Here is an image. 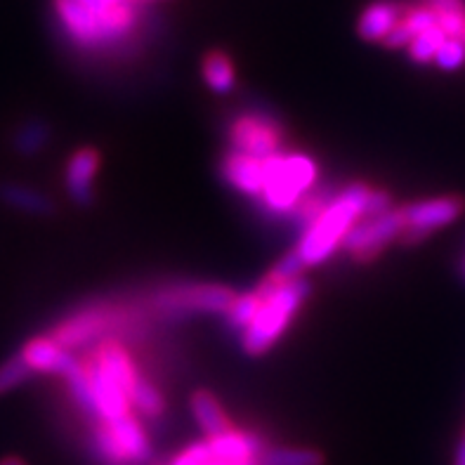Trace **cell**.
Instances as JSON below:
<instances>
[{"label":"cell","mask_w":465,"mask_h":465,"mask_svg":"<svg viewBox=\"0 0 465 465\" xmlns=\"http://www.w3.org/2000/svg\"><path fill=\"white\" fill-rule=\"evenodd\" d=\"M371 189L373 187L364 183L350 184L341 194L333 196L324 211L307 224L301 243L295 248V253L301 255L305 267L322 265L345 243L354 224L366 218Z\"/></svg>","instance_id":"obj_1"},{"label":"cell","mask_w":465,"mask_h":465,"mask_svg":"<svg viewBox=\"0 0 465 465\" xmlns=\"http://www.w3.org/2000/svg\"><path fill=\"white\" fill-rule=\"evenodd\" d=\"M310 293H312V286L302 277L283 283L277 293H272L242 333L243 352L251 357H260L274 348L279 338L283 336V331L289 329L293 314L305 305Z\"/></svg>","instance_id":"obj_2"},{"label":"cell","mask_w":465,"mask_h":465,"mask_svg":"<svg viewBox=\"0 0 465 465\" xmlns=\"http://www.w3.org/2000/svg\"><path fill=\"white\" fill-rule=\"evenodd\" d=\"M319 168L305 153H289V156H272L265 161V184L258 196L262 208L274 215L293 213L295 206L314 187Z\"/></svg>","instance_id":"obj_3"},{"label":"cell","mask_w":465,"mask_h":465,"mask_svg":"<svg viewBox=\"0 0 465 465\" xmlns=\"http://www.w3.org/2000/svg\"><path fill=\"white\" fill-rule=\"evenodd\" d=\"M90 449L102 465H144L152 456L147 432L133 411L102 420L94 428Z\"/></svg>","instance_id":"obj_4"},{"label":"cell","mask_w":465,"mask_h":465,"mask_svg":"<svg viewBox=\"0 0 465 465\" xmlns=\"http://www.w3.org/2000/svg\"><path fill=\"white\" fill-rule=\"evenodd\" d=\"M227 140H230V152L267 161L282 153L283 130L267 114L243 112L230 121Z\"/></svg>","instance_id":"obj_5"},{"label":"cell","mask_w":465,"mask_h":465,"mask_svg":"<svg viewBox=\"0 0 465 465\" xmlns=\"http://www.w3.org/2000/svg\"><path fill=\"white\" fill-rule=\"evenodd\" d=\"M401 218H404V232L400 242L404 246H419L435 230H442L447 224L456 223L465 211L463 196H437V199L413 201L401 206Z\"/></svg>","instance_id":"obj_6"},{"label":"cell","mask_w":465,"mask_h":465,"mask_svg":"<svg viewBox=\"0 0 465 465\" xmlns=\"http://www.w3.org/2000/svg\"><path fill=\"white\" fill-rule=\"evenodd\" d=\"M236 293L220 283H173L153 291L152 302L168 312H227Z\"/></svg>","instance_id":"obj_7"},{"label":"cell","mask_w":465,"mask_h":465,"mask_svg":"<svg viewBox=\"0 0 465 465\" xmlns=\"http://www.w3.org/2000/svg\"><path fill=\"white\" fill-rule=\"evenodd\" d=\"M404 232V218H401L400 208H392L388 213L364 218L354 224L352 232L348 234L342 248L352 255L357 262H371L378 255L383 253L390 243L400 239Z\"/></svg>","instance_id":"obj_8"},{"label":"cell","mask_w":465,"mask_h":465,"mask_svg":"<svg viewBox=\"0 0 465 465\" xmlns=\"http://www.w3.org/2000/svg\"><path fill=\"white\" fill-rule=\"evenodd\" d=\"M124 312H116V310H109V307H85V310L54 326L47 336L71 352V350L90 345L100 336L109 333L114 326L124 324Z\"/></svg>","instance_id":"obj_9"},{"label":"cell","mask_w":465,"mask_h":465,"mask_svg":"<svg viewBox=\"0 0 465 465\" xmlns=\"http://www.w3.org/2000/svg\"><path fill=\"white\" fill-rule=\"evenodd\" d=\"M19 354H22V360L29 364L31 371L50 373V376L66 378L78 364H81L69 350L62 348V345H59L57 341H53L50 336L31 338Z\"/></svg>","instance_id":"obj_10"},{"label":"cell","mask_w":465,"mask_h":465,"mask_svg":"<svg viewBox=\"0 0 465 465\" xmlns=\"http://www.w3.org/2000/svg\"><path fill=\"white\" fill-rule=\"evenodd\" d=\"M100 152L94 147H81L66 161V194L76 206H90L94 201L93 183L97 171H100Z\"/></svg>","instance_id":"obj_11"},{"label":"cell","mask_w":465,"mask_h":465,"mask_svg":"<svg viewBox=\"0 0 465 465\" xmlns=\"http://www.w3.org/2000/svg\"><path fill=\"white\" fill-rule=\"evenodd\" d=\"M93 361L100 366V371L104 373L114 385H118V388L124 390L125 395L130 397V392H133V388H135L140 373H137L135 364H133L130 354L125 352V348L121 345V342L112 341V338L102 342L100 348L94 350Z\"/></svg>","instance_id":"obj_12"},{"label":"cell","mask_w":465,"mask_h":465,"mask_svg":"<svg viewBox=\"0 0 465 465\" xmlns=\"http://www.w3.org/2000/svg\"><path fill=\"white\" fill-rule=\"evenodd\" d=\"M404 10L407 7L395 0H376L361 12L360 22H357V35L366 43H383L390 31L401 22Z\"/></svg>","instance_id":"obj_13"},{"label":"cell","mask_w":465,"mask_h":465,"mask_svg":"<svg viewBox=\"0 0 465 465\" xmlns=\"http://www.w3.org/2000/svg\"><path fill=\"white\" fill-rule=\"evenodd\" d=\"M223 177L242 194L258 199L262 194V184H265V161L227 152L223 161Z\"/></svg>","instance_id":"obj_14"},{"label":"cell","mask_w":465,"mask_h":465,"mask_svg":"<svg viewBox=\"0 0 465 465\" xmlns=\"http://www.w3.org/2000/svg\"><path fill=\"white\" fill-rule=\"evenodd\" d=\"M189 409L194 413L196 423L203 430L206 440L227 435V432L234 430V425L227 419L224 409L220 407L218 397L213 395L211 390H194L192 397H189Z\"/></svg>","instance_id":"obj_15"},{"label":"cell","mask_w":465,"mask_h":465,"mask_svg":"<svg viewBox=\"0 0 465 465\" xmlns=\"http://www.w3.org/2000/svg\"><path fill=\"white\" fill-rule=\"evenodd\" d=\"M0 201L12 211H19L24 215H35V218H47L54 213V201L29 184L3 183L0 184Z\"/></svg>","instance_id":"obj_16"},{"label":"cell","mask_w":465,"mask_h":465,"mask_svg":"<svg viewBox=\"0 0 465 465\" xmlns=\"http://www.w3.org/2000/svg\"><path fill=\"white\" fill-rule=\"evenodd\" d=\"M201 76L203 83L215 94H227L234 90L236 85V71L232 59L223 50H211L201 59Z\"/></svg>","instance_id":"obj_17"},{"label":"cell","mask_w":465,"mask_h":465,"mask_svg":"<svg viewBox=\"0 0 465 465\" xmlns=\"http://www.w3.org/2000/svg\"><path fill=\"white\" fill-rule=\"evenodd\" d=\"M50 140H53V128L45 121H41V118H29L15 133L12 147H15L19 156L31 159L35 153H41L50 144Z\"/></svg>","instance_id":"obj_18"},{"label":"cell","mask_w":465,"mask_h":465,"mask_svg":"<svg viewBox=\"0 0 465 465\" xmlns=\"http://www.w3.org/2000/svg\"><path fill=\"white\" fill-rule=\"evenodd\" d=\"M128 400H130V409L140 413L142 419L156 420L161 419L165 411V400L163 395H161V390L142 376L137 378L135 388H133Z\"/></svg>","instance_id":"obj_19"},{"label":"cell","mask_w":465,"mask_h":465,"mask_svg":"<svg viewBox=\"0 0 465 465\" xmlns=\"http://www.w3.org/2000/svg\"><path fill=\"white\" fill-rule=\"evenodd\" d=\"M322 451L310 447H267L258 465H324Z\"/></svg>","instance_id":"obj_20"},{"label":"cell","mask_w":465,"mask_h":465,"mask_svg":"<svg viewBox=\"0 0 465 465\" xmlns=\"http://www.w3.org/2000/svg\"><path fill=\"white\" fill-rule=\"evenodd\" d=\"M262 302H265V298L258 293V291H248V293L243 295H236V301L232 302V307L224 312V317H227V326L234 331H246V326L251 324L255 319V314H258V310L262 307Z\"/></svg>","instance_id":"obj_21"},{"label":"cell","mask_w":465,"mask_h":465,"mask_svg":"<svg viewBox=\"0 0 465 465\" xmlns=\"http://www.w3.org/2000/svg\"><path fill=\"white\" fill-rule=\"evenodd\" d=\"M444 41H447V34H444L440 26H435V29L430 31H423V34L416 35L411 41V45L407 47L409 59L416 62V64H430V62H435L437 53H440V47L444 45Z\"/></svg>","instance_id":"obj_22"},{"label":"cell","mask_w":465,"mask_h":465,"mask_svg":"<svg viewBox=\"0 0 465 465\" xmlns=\"http://www.w3.org/2000/svg\"><path fill=\"white\" fill-rule=\"evenodd\" d=\"M31 378H34V371L22 360V354L10 357V360L0 364V395H7L12 390H17L19 385L29 383Z\"/></svg>","instance_id":"obj_23"},{"label":"cell","mask_w":465,"mask_h":465,"mask_svg":"<svg viewBox=\"0 0 465 465\" xmlns=\"http://www.w3.org/2000/svg\"><path fill=\"white\" fill-rule=\"evenodd\" d=\"M435 62L444 71H459L465 64V38H447Z\"/></svg>","instance_id":"obj_24"},{"label":"cell","mask_w":465,"mask_h":465,"mask_svg":"<svg viewBox=\"0 0 465 465\" xmlns=\"http://www.w3.org/2000/svg\"><path fill=\"white\" fill-rule=\"evenodd\" d=\"M401 22L407 24V29L411 31L413 38H416L419 34H423V31H430V29H435V26H440V24H437V15L428 5L407 7V10H404V17H401Z\"/></svg>","instance_id":"obj_25"},{"label":"cell","mask_w":465,"mask_h":465,"mask_svg":"<svg viewBox=\"0 0 465 465\" xmlns=\"http://www.w3.org/2000/svg\"><path fill=\"white\" fill-rule=\"evenodd\" d=\"M411 41H413V34L407 29V24L400 22L395 26V29L390 31L388 38H385V41H383V45L388 47V50H400V47H409V45H411Z\"/></svg>","instance_id":"obj_26"},{"label":"cell","mask_w":465,"mask_h":465,"mask_svg":"<svg viewBox=\"0 0 465 465\" xmlns=\"http://www.w3.org/2000/svg\"><path fill=\"white\" fill-rule=\"evenodd\" d=\"M423 5L430 7L435 15H449V12L465 15V0H425Z\"/></svg>","instance_id":"obj_27"},{"label":"cell","mask_w":465,"mask_h":465,"mask_svg":"<svg viewBox=\"0 0 465 465\" xmlns=\"http://www.w3.org/2000/svg\"><path fill=\"white\" fill-rule=\"evenodd\" d=\"M76 3H81V5H85L88 10L102 15V12L112 10V7L116 5V3H121V0H76Z\"/></svg>","instance_id":"obj_28"},{"label":"cell","mask_w":465,"mask_h":465,"mask_svg":"<svg viewBox=\"0 0 465 465\" xmlns=\"http://www.w3.org/2000/svg\"><path fill=\"white\" fill-rule=\"evenodd\" d=\"M454 465H465V435L460 437L459 444H456V456H454Z\"/></svg>","instance_id":"obj_29"},{"label":"cell","mask_w":465,"mask_h":465,"mask_svg":"<svg viewBox=\"0 0 465 465\" xmlns=\"http://www.w3.org/2000/svg\"><path fill=\"white\" fill-rule=\"evenodd\" d=\"M0 465H26L22 459H17V456H7V459L0 460Z\"/></svg>","instance_id":"obj_30"},{"label":"cell","mask_w":465,"mask_h":465,"mask_svg":"<svg viewBox=\"0 0 465 465\" xmlns=\"http://www.w3.org/2000/svg\"><path fill=\"white\" fill-rule=\"evenodd\" d=\"M137 5H149V3H156V0H133Z\"/></svg>","instance_id":"obj_31"},{"label":"cell","mask_w":465,"mask_h":465,"mask_svg":"<svg viewBox=\"0 0 465 465\" xmlns=\"http://www.w3.org/2000/svg\"><path fill=\"white\" fill-rule=\"evenodd\" d=\"M246 465H258V460H253V463H246Z\"/></svg>","instance_id":"obj_32"},{"label":"cell","mask_w":465,"mask_h":465,"mask_svg":"<svg viewBox=\"0 0 465 465\" xmlns=\"http://www.w3.org/2000/svg\"><path fill=\"white\" fill-rule=\"evenodd\" d=\"M463 274H465V262H463Z\"/></svg>","instance_id":"obj_33"}]
</instances>
